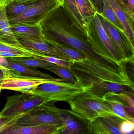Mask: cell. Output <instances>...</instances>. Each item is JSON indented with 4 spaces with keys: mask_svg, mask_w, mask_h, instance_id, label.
I'll use <instances>...</instances> for the list:
<instances>
[{
    "mask_svg": "<svg viewBox=\"0 0 134 134\" xmlns=\"http://www.w3.org/2000/svg\"><path fill=\"white\" fill-rule=\"evenodd\" d=\"M41 24L46 38L69 45L90 60L107 65H117L93 52L86 36L73 25L62 7L56 9Z\"/></svg>",
    "mask_w": 134,
    "mask_h": 134,
    "instance_id": "6da1fadb",
    "label": "cell"
},
{
    "mask_svg": "<svg viewBox=\"0 0 134 134\" xmlns=\"http://www.w3.org/2000/svg\"><path fill=\"white\" fill-rule=\"evenodd\" d=\"M70 62V70L78 84L88 86L108 82L134 90V83L129 76L125 62L120 65H107L87 58Z\"/></svg>",
    "mask_w": 134,
    "mask_h": 134,
    "instance_id": "7a4b0ae2",
    "label": "cell"
},
{
    "mask_svg": "<svg viewBox=\"0 0 134 134\" xmlns=\"http://www.w3.org/2000/svg\"><path fill=\"white\" fill-rule=\"evenodd\" d=\"M85 36L96 54L118 65L126 63L108 36L97 13L86 23Z\"/></svg>",
    "mask_w": 134,
    "mask_h": 134,
    "instance_id": "3957f363",
    "label": "cell"
},
{
    "mask_svg": "<svg viewBox=\"0 0 134 134\" xmlns=\"http://www.w3.org/2000/svg\"><path fill=\"white\" fill-rule=\"evenodd\" d=\"M70 113L87 123H91L101 117L117 116L98 97L89 91L83 92L68 102Z\"/></svg>",
    "mask_w": 134,
    "mask_h": 134,
    "instance_id": "277c9868",
    "label": "cell"
},
{
    "mask_svg": "<svg viewBox=\"0 0 134 134\" xmlns=\"http://www.w3.org/2000/svg\"><path fill=\"white\" fill-rule=\"evenodd\" d=\"M92 85L83 86L77 83L54 81L39 85L27 94L43 98L47 102H68L76 96L90 91Z\"/></svg>",
    "mask_w": 134,
    "mask_h": 134,
    "instance_id": "5b68a950",
    "label": "cell"
},
{
    "mask_svg": "<svg viewBox=\"0 0 134 134\" xmlns=\"http://www.w3.org/2000/svg\"><path fill=\"white\" fill-rule=\"evenodd\" d=\"M3 70L4 79L1 89H7L27 94L41 85L49 82L64 81L62 78L38 77L23 74L20 72L1 68Z\"/></svg>",
    "mask_w": 134,
    "mask_h": 134,
    "instance_id": "8992f818",
    "label": "cell"
},
{
    "mask_svg": "<svg viewBox=\"0 0 134 134\" xmlns=\"http://www.w3.org/2000/svg\"><path fill=\"white\" fill-rule=\"evenodd\" d=\"M63 0H40L24 13L8 18L10 24L37 25L51 14L56 9L62 7Z\"/></svg>",
    "mask_w": 134,
    "mask_h": 134,
    "instance_id": "52a82bcc",
    "label": "cell"
},
{
    "mask_svg": "<svg viewBox=\"0 0 134 134\" xmlns=\"http://www.w3.org/2000/svg\"><path fill=\"white\" fill-rule=\"evenodd\" d=\"M47 102L43 98L26 93L8 96L5 106L0 112V119L26 113Z\"/></svg>",
    "mask_w": 134,
    "mask_h": 134,
    "instance_id": "ba28073f",
    "label": "cell"
},
{
    "mask_svg": "<svg viewBox=\"0 0 134 134\" xmlns=\"http://www.w3.org/2000/svg\"><path fill=\"white\" fill-rule=\"evenodd\" d=\"M54 102L44 103L41 105L40 107L43 110L54 114L59 119L62 125V134H86L87 127H85L82 124V122L85 121H81L83 120L72 114L69 110L58 108L54 105Z\"/></svg>",
    "mask_w": 134,
    "mask_h": 134,
    "instance_id": "9c48e42d",
    "label": "cell"
},
{
    "mask_svg": "<svg viewBox=\"0 0 134 134\" xmlns=\"http://www.w3.org/2000/svg\"><path fill=\"white\" fill-rule=\"evenodd\" d=\"M100 21L110 40L126 63H134V44L124 32L116 29L99 15Z\"/></svg>",
    "mask_w": 134,
    "mask_h": 134,
    "instance_id": "30bf717a",
    "label": "cell"
},
{
    "mask_svg": "<svg viewBox=\"0 0 134 134\" xmlns=\"http://www.w3.org/2000/svg\"><path fill=\"white\" fill-rule=\"evenodd\" d=\"M14 125H43L59 128L62 130V125L59 119L40 106L22 114Z\"/></svg>",
    "mask_w": 134,
    "mask_h": 134,
    "instance_id": "8fae6325",
    "label": "cell"
},
{
    "mask_svg": "<svg viewBox=\"0 0 134 134\" xmlns=\"http://www.w3.org/2000/svg\"><path fill=\"white\" fill-rule=\"evenodd\" d=\"M19 43L26 49L36 54L43 56H52L61 59L70 61L65 54L44 39L23 36H15Z\"/></svg>",
    "mask_w": 134,
    "mask_h": 134,
    "instance_id": "7c38bea8",
    "label": "cell"
},
{
    "mask_svg": "<svg viewBox=\"0 0 134 134\" xmlns=\"http://www.w3.org/2000/svg\"><path fill=\"white\" fill-rule=\"evenodd\" d=\"M123 120L117 116L98 118L88 123L86 134H122L120 126Z\"/></svg>",
    "mask_w": 134,
    "mask_h": 134,
    "instance_id": "4fadbf2b",
    "label": "cell"
},
{
    "mask_svg": "<svg viewBox=\"0 0 134 134\" xmlns=\"http://www.w3.org/2000/svg\"><path fill=\"white\" fill-rule=\"evenodd\" d=\"M103 102L116 114L124 120L134 121V108L112 93H108L102 98Z\"/></svg>",
    "mask_w": 134,
    "mask_h": 134,
    "instance_id": "5bb4252c",
    "label": "cell"
},
{
    "mask_svg": "<svg viewBox=\"0 0 134 134\" xmlns=\"http://www.w3.org/2000/svg\"><path fill=\"white\" fill-rule=\"evenodd\" d=\"M59 128L43 125H13L1 132L3 134H62Z\"/></svg>",
    "mask_w": 134,
    "mask_h": 134,
    "instance_id": "9a60e30c",
    "label": "cell"
},
{
    "mask_svg": "<svg viewBox=\"0 0 134 134\" xmlns=\"http://www.w3.org/2000/svg\"><path fill=\"white\" fill-rule=\"evenodd\" d=\"M134 90L127 86L104 82L92 85L89 91L98 97L102 98L108 93H124L134 95Z\"/></svg>",
    "mask_w": 134,
    "mask_h": 134,
    "instance_id": "2e32d148",
    "label": "cell"
},
{
    "mask_svg": "<svg viewBox=\"0 0 134 134\" xmlns=\"http://www.w3.org/2000/svg\"><path fill=\"white\" fill-rule=\"evenodd\" d=\"M62 7L73 25L86 36V25L78 10L76 0H63Z\"/></svg>",
    "mask_w": 134,
    "mask_h": 134,
    "instance_id": "e0dca14e",
    "label": "cell"
},
{
    "mask_svg": "<svg viewBox=\"0 0 134 134\" xmlns=\"http://www.w3.org/2000/svg\"><path fill=\"white\" fill-rule=\"evenodd\" d=\"M0 41L18 45L19 43L12 33L6 13V6L0 5Z\"/></svg>",
    "mask_w": 134,
    "mask_h": 134,
    "instance_id": "ac0fdd59",
    "label": "cell"
},
{
    "mask_svg": "<svg viewBox=\"0 0 134 134\" xmlns=\"http://www.w3.org/2000/svg\"><path fill=\"white\" fill-rule=\"evenodd\" d=\"M114 10L118 18L124 29L133 44L134 42V19L130 18L121 8L116 0H108Z\"/></svg>",
    "mask_w": 134,
    "mask_h": 134,
    "instance_id": "d6986e66",
    "label": "cell"
},
{
    "mask_svg": "<svg viewBox=\"0 0 134 134\" xmlns=\"http://www.w3.org/2000/svg\"><path fill=\"white\" fill-rule=\"evenodd\" d=\"M12 31L14 36H23L37 37H44L41 24L30 25L21 24H10Z\"/></svg>",
    "mask_w": 134,
    "mask_h": 134,
    "instance_id": "ffe728a7",
    "label": "cell"
},
{
    "mask_svg": "<svg viewBox=\"0 0 134 134\" xmlns=\"http://www.w3.org/2000/svg\"><path fill=\"white\" fill-rule=\"evenodd\" d=\"M43 39L45 42L63 53L70 60H80L86 58L83 54L69 45L45 37Z\"/></svg>",
    "mask_w": 134,
    "mask_h": 134,
    "instance_id": "44dd1931",
    "label": "cell"
},
{
    "mask_svg": "<svg viewBox=\"0 0 134 134\" xmlns=\"http://www.w3.org/2000/svg\"><path fill=\"white\" fill-rule=\"evenodd\" d=\"M0 52H7L14 55L15 58H34L36 54L22 45H18L0 41Z\"/></svg>",
    "mask_w": 134,
    "mask_h": 134,
    "instance_id": "7402d4cb",
    "label": "cell"
},
{
    "mask_svg": "<svg viewBox=\"0 0 134 134\" xmlns=\"http://www.w3.org/2000/svg\"><path fill=\"white\" fill-rule=\"evenodd\" d=\"M9 62L14 63L23 66L36 68L52 66L54 64L49 62L34 58H6Z\"/></svg>",
    "mask_w": 134,
    "mask_h": 134,
    "instance_id": "603a6c76",
    "label": "cell"
},
{
    "mask_svg": "<svg viewBox=\"0 0 134 134\" xmlns=\"http://www.w3.org/2000/svg\"><path fill=\"white\" fill-rule=\"evenodd\" d=\"M78 10L85 23L92 19L97 14L91 0H76Z\"/></svg>",
    "mask_w": 134,
    "mask_h": 134,
    "instance_id": "cb8c5ba5",
    "label": "cell"
},
{
    "mask_svg": "<svg viewBox=\"0 0 134 134\" xmlns=\"http://www.w3.org/2000/svg\"><path fill=\"white\" fill-rule=\"evenodd\" d=\"M99 15L105 19L116 29L125 32L124 29L123 25L118 19L108 0H103V12L102 14Z\"/></svg>",
    "mask_w": 134,
    "mask_h": 134,
    "instance_id": "d4e9b609",
    "label": "cell"
},
{
    "mask_svg": "<svg viewBox=\"0 0 134 134\" xmlns=\"http://www.w3.org/2000/svg\"><path fill=\"white\" fill-rule=\"evenodd\" d=\"M5 67L9 69L20 72L23 74L29 76L45 78L53 77L47 74L39 71L36 68L23 66L9 61H8L7 65Z\"/></svg>",
    "mask_w": 134,
    "mask_h": 134,
    "instance_id": "484cf974",
    "label": "cell"
},
{
    "mask_svg": "<svg viewBox=\"0 0 134 134\" xmlns=\"http://www.w3.org/2000/svg\"><path fill=\"white\" fill-rule=\"evenodd\" d=\"M40 0L27 1L19 3L10 4L6 6L8 18L19 15L37 4Z\"/></svg>",
    "mask_w": 134,
    "mask_h": 134,
    "instance_id": "4316f807",
    "label": "cell"
},
{
    "mask_svg": "<svg viewBox=\"0 0 134 134\" xmlns=\"http://www.w3.org/2000/svg\"><path fill=\"white\" fill-rule=\"evenodd\" d=\"M44 69L49 70L58 75L66 82L76 83L70 70L69 68L54 65L52 66L45 67Z\"/></svg>",
    "mask_w": 134,
    "mask_h": 134,
    "instance_id": "83f0119b",
    "label": "cell"
},
{
    "mask_svg": "<svg viewBox=\"0 0 134 134\" xmlns=\"http://www.w3.org/2000/svg\"><path fill=\"white\" fill-rule=\"evenodd\" d=\"M34 58L49 62L57 65L68 67V68H69L71 64L70 61L61 59L56 57H52V56H43V55L36 54L34 55Z\"/></svg>",
    "mask_w": 134,
    "mask_h": 134,
    "instance_id": "f1b7e54d",
    "label": "cell"
},
{
    "mask_svg": "<svg viewBox=\"0 0 134 134\" xmlns=\"http://www.w3.org/2000/svg\"><path fill=\"white\" fill-rule=\"evenodd\" d=\"M120 129L122 134H134V121L123 120L120 125Z\"/></svg>",
    "mask_w": 134,
    "mask_h": 134,
    "instance_id": "f546056e",
    "label": "cell"
},
{
    "mask_svg": "<svg viewBox=\"0 0 134 134\" xmlns=\"http://www.w3.org/2000/svg\"><path fill=\"white\" fill-rule=\"evenodd\" d=\"M112 93L124 100L129 106L134 108V95L124 93Z\"/></svg>",
    "mask_w": 134,
    "mask_h": 134,
    "instance_id": "4dcf8cb0",
    "label": "cell"
},
{
    "mask_svg": "<svg viewBox=\"0 0 134 134\" xmlns=\"http://www.w3.org/2000/svg\"><path fill=\"white\" fill-rule=\"evenodd\" d=\"M116 1L120 4L122 9L126 12V14L130 18L134 19V15L131 14L128 7L127 0H116Z\"/></svg>",
    "mask_w": 134,
    "mask_h": 134,
    "instance_id": "1f68e13d",
    "label": "cell"
},
{
    "mask_svg": "<svg viewBox=\"0 0 134 134\" xmlns=\"http://www.w3.org/2000/svg\"><path fill=\"white\" fill-rule=\"evenodd\" d=\"M97 14H102L103 10V0H91Z\"/></svg>",
    "mask_w": 134,
    "mask_h": 134,
    "instance_id": "d6a6232c",
    "label": "cell"
},
{
    "mask_svg": "<svg viewBox=\"0 0 134 134\" xmlns=\"http://www.w3.org/2000/svg\"><path fill=\"white\" fill-rule=\"evenodd\" d=\"M38 0H0V5L7 6L10 4L19 3L27 1H34Z\"/></svg>",
    "mask_w": 134,
    "mask_h": 134,
    "instance_id": "836d02e7",
    "label": "cell"
},
{
    "mask_svg": "<svg viewBox=\"0 0 134 134\" xmlns=\"http://www.w3.org/2000/svg\"><path fill=\"white\" fill-rule=\"evenodd\" d=\"M128 7L131 14L134 15V0H127Z\"/></svg>",
    "mask_w": 134,
    "mask_h": 134,
    "instance_id": "e575fe53",
    "label": "cell"
},
{
    "mask_svg": "<svg viewBox=\"0 0 134 134\" xmlns=\"http://www.w3.org/2000/svg\"><path fill=\"white\" fill-rule=\"evenodd\" d=\"M4 79V74L3 70L2 68L0 67V88L1 87Z\"/></svg>",
    "mask_w": 134,
    "mask_h": 134,
    "instance_id": "d590c367",
    "label": "cell"
},
{
    "mask_svg": "<svg viewBox=\"0 0 134 134\" xmlns=\"http://www.w3.org/2000/svg\"><path fill=\"white\" fill-rule=\"evenodd\" d=\"M2 89H1V88H0V93H1V91Z\"/></svg>",
    "mask_w": 134,
    "mask_h": 134,
    "instance_id": "8d00e7d4",
    "label": "cell"
}]
</instances>
